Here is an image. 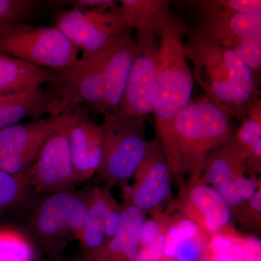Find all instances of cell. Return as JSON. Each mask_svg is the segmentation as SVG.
Wrapping results in <instances>:
<instances>
[{
  "instance_id": "30bf717a",
  "label": "cell",
  "mask_w": 261,
  "mask_h": 261,
  "mask_svg": "<svg viewBox=\"0 0 261 261\" xmlns=\"http://www.w3.org/2000/svg\"><path fill=\"white\" fill-rule=\"evenodd\" d=\"M73 111L60 116L56 128L42 147L34 164L23 175L29 188L42 195L74 190L75 178L69 144Z\"/></svg>"
},
{
  "instance_id": "52a82bcc",
  "label": "cell",
  "mask_w": 261,
  "mask_h": 261,
  "mask_svg": "<svg viewBox=\"0 0 261 261\" xmlns=\"http://www.w3.org/2000/svg\"><path fill=\"white\" fill-rule=\"evenodd\" d=\"M0 53L55 71L69 69L80 51L57 27L22 23L0 30Z\"/></svg>"
},
{
  "instance_id": "7402d4cb",
  "label": "cell",
  "mask_w": 261,
  "mask_h": 261,
  "mask_svg": "<svg viewBox=\"0 0 261 261\" xmlns=\"http://www.w3.org/2000/svg\"><path fill=\"white\" fill-rule=\"evenodd\" d=\"M181 3L192 11H221L238 14H261L260 0H195Z\"/></svg>"
},
{
  "instance_id": "d6a6232c",
  "label": "cell",
  "mask_w": 261,
  "mask_h": 261,
  "mask_svg": "<svg viewBox=\"0 0 261 261\" xmlns=\"http://www.w3.org/2000/svg\"><path fill=\"white\" fill-rule=\"evenodd\" d=\"M243 243V261H261V243L259 239L251 237L244 238Z\"/></svg>"
},
{
  "instance_id": "ba28073f",
  "label": "cell",
  "mask_w": 261,
  "mask_h": 261,
  "mask_svg": "<svg viewBox=\"0 0 261 261\" xmlns=\"http://www.w3.org/2000/svg\"><path fill=\"white\" fill-rule=\"evenodd\" d=\"M118 3L92 9L62 10L55 27L82 53L81 58H86L130 32Z\"/></svg>"
},
{
  "instance_id": "d6986e66",
  "label": "cell",
  "mask_w": 261,
  "mask_h": 261,
  "mask_svg": "<svg viewBox=\"0 0 261 261\" xmlns=\"http://www.w3.org/2000/svg\"><path fill=\"white\" fill-rule=\"evenodd\" d=\"M190 205L200 216L206 231L219 233L231 222L233 211L222 195L206 184H195L189 192Z\"/></svg>"
},
{
  "instance_id": "f1b7e54d",
  "label": "cell",
  "mask_w": 261,
  "mask_h": 261,
  "mask_svg": "<svg viewBox=\"0 0 261 261\" xmlns=\"http://www.w3.org/2000/svg\"><path fill=\"white\" fill-rule=\"evenodd\" d=\"M200 226L193 220L183 219L173 225L166 233L164 256L173 260L179 245L189 239L200 236Z\"/></svg>"
},
{
  "instance_id": "ffe728a7",
  "label": "cell",
  "mask_w": 261,
  "mask_h": 261,
  "mask_svg": "<svg viewBox=\"0 0 261 261\" xmlns=\"http://www.w3.org/2000/svg\"><path fill=\"white\" fill-rule=\"evenodd\" d=\"M249 168L246 153L233 136L208 156L202 170L205 182L216 189L230 178L243 176Z\"/></svg>"
},
{
  "instance_id": "e575fe53",
  "label": "cell",
  "mask_w": 261,
  "mask_h": 261,
  "mask_svg": "<svg viewBox=\"0 0 261 261\" xmlns=\"http://www.w3.org/2000/svg\"><path fill=\"white\" fill-rule=\"evenodd\" d=\"M166 261H171V260H166ZM172 261H173V260H172Z\"/></svg>"
},
{
  "instance_id": "277c9868",
  "label": "cell",
  "mask_w": 261,
  "mask_h": 261,
  "mask_svg": "<svg viewBox=\"0 0 261 261\" xmlns=\"http://www.w3.org/2000/svg\"><path fill=\"white\" fill-rule=\"evenodd\" d=\"M189 27L176 15L159 39L153 113L157 123L169 121L192 100L194 78L184 49Z\"/></svg>"
},
{
  "instance_id": "603a6c76",
  "label": "cell",
  "mask_w": 261,
  "mask_h": 261,
  "mask_svg": "<svg viewBox=\"0 0 261 261\" xmlns=\"http://www.w3.org/2000/svg\"><path fill=\"white\" fill-rule=\"evenodd\" d=\"M259 189L256 181L243 175L230 178L216 187V190L222 195L233 211V208H238L248 202Z\"/></svg>"
},
{
  "instance_id": "8992f818",
  "label": "cell",
  "mask_w": 261,
  "mask_h": 261,
  "mask_svg": "<svg viewBox=\"0 0 261 261\" xmlns=\"http://www.w3.org/2000/svg\"><path fill=\"white\" fill-rule=\"evenodd\" d=\"M144 123L118 113L103 116L102 159L96 174L107 186L125 185L140 166L148 143Z\"/></svg>"
},
{
  "instance_id": "5bb4252c",
  "label": "cell",
  "mask_w": 261,
  "mask_h": 261,
  "mask_svg": "<svg viewBox=\"0 0 261 261\" xmlns=\"http://www.w3.org/2000/svg\"><path fill=\"white\" fill-rule=\"evenodd\" d=\"M69 144L72 163L79 185L93 177L102 159L103 136L100 124L89 116L84 107L72 110Z\"/></svg>"
},
{
  "instance_id": "9a60e30c",
  "label": "cell",
  "mask_w": 261,
  "mask_h": 261,
  "mask_svg": "<svg viewBox=\"0 0 261 261\" xmlns=\"http://www.w3.org/2000/svg\"><path fill=\"white\" fill-rule=\"evenodd\" d=\"M145 212L126 203L122 206V223L115 238L94 251L87 252L80 261H136Z\"/></svg>"
},
{
  "instance_id": "8fae6325",
  "label": "cell",
  "mask_w": 261,
  "mask_h": 261,
  "mask_svg": "<svg viewBox=\"0 0 261 261\" xmlns=\"http://www.w3.org/2000/svg\"><path fill=\"white\" fill-rule=\"evenodd\" d=\"M159 36L137 34V51L117 113L145 121L153 113L159 60Z\"/></svg>"
},
{
  "instance_id": "4316f807",
  "label": "cell",
  "mask_w": 261,
  "mask_h": 261,
  "mask_svg": "<svg viewBox=\"0 0 261 261\" xmlns=\"http://www.w3.org/2000/svg\"><path fill=\"white\" fill-rule=\"evenodd\" d=\"M234 139L245 150L261 139V101L257 99L252 103L247 113L245 121L234 136Z\"/></svg>"
},
{
  "instance_id": "f546056e",
  "label": "cell",
  "mask_w": 261,
  "mask_h": 261,
  "mask_svg": "<svg viewBox=\"0 0 261 261\" xmlns=\"http://www.w3.org/2000/svg\"><path fill=\"white\" fill-rule=\"evenodd\" d=\"M200 236L183 242L178 247L176 256L173 260L200 261L205 250L203 241Z\"/></svg>"
},
{
  "instance_id": "484cf974",
  "label": "cell",
  "mask_w": 261,
  "mask_h": 261,
  "mask_svg": "<svg viewBox=\"0 0 261 261\" xmlns=\"http://www.w3.org/2000/svg\"><path fill=\"white\" fill-rule=\"evenodd\" d=\"M28 189L23 178L0 169V215L18 205Z\"/></svg>"
},
{
  "instance_id": "4dcf8cb0",
  "label": "cell",
  "mask_w": 261,
  "mask_h": 261,
  "mask_svg": "<svg viewBox=\"0 0 261 261\" xmlns=\"http://www.w3.org/2000/svg\"><path fill=\"white\" fill-rule=\"evenodd\" d=\"M166 240V233H161L153 243L140 249L136 261H162L165 255Z\"/></svg>"
},
{
  "instance_id": "1f68e13d",
  "label": "cell",
  "mask_w": 261,
  "mask_h": 261,
  "mask_svg": "<svg viewBox=\"0 0 261 261\" xmlns=\"http://www.w3.org/2000/svg\"><path fill=\"white\" fill-rule=\"evenodd\" d=\"M161 233V224L159 221L146 219L141 231L140 249L153 243Z\"/></svg>"
},
{
  "instance_id": "3957f363",
  "label": "cell",
  "mask_w": 261,
  "mask_h": 261,
  "mask_svg": "<svg viewBox=\"0 0 261 261\" xmlns=\"http://www.w3.org/2000/svg\"><path fill=\"white\" fill-rule=\"evenodd\" d=\"M231 118L207 97L192 100L169 121L157 123L171 173L195 174L202 171L212 150L233 137Z\"/></svg>"
},
{
  "instance_id": "d4e9b609",
  "label": "cell",
  "mask_w": 261,
  "mask_h": 261,
  "mask_svg": "<svg viewBox=\"0 0 261 261\" xmlns=\"http://www.w3.org/2000/svg\"><path fill=\"white\" fill-rule=\"evenodd\" d=\"M32 245L13 231H0V261H33Z\"/></svg>"
},
{
  "instance_id": "9c48e42d",
  "label": "cell",
  "mask_w": 261,
  "mask_h": 261,
  "mask_svg": "<svg viewBox=\"0 0 261 261\" xmlns=\"http://www.w3.org/2000/svg\"><path fill=\"white\" fill-rule=\"evenodd\" d=\"M192 29L207 39L232 49L259 76L261 68V14L192 11Z\"/></svg>"
},
{
  "instance_id": "6da1fadb",
  "label": "cell",
  "mask_w": 261,
  "mask_h": 261,
  "mask_svg": "<svg viewBox=\"0 0 261 261\" xmlns=\"http://www.w3.org/2000/svg\"><path fill=\"white\" fill-rule=\"evenodd\" d=\"M137 51L130 32L64 71H55L45 84L50 99L49 116H59L77 107L104 115L117 113L123 99Z\"/></svg>"
},
{
  "instance_id": "2e32d148",
  "label": "cell",
  "mask_w": 261,
  "mask_h": 261,
  "mask_svg": "<svg viewBox=\"0 0 261 261\" xmlns=\"http://www.w3.org/2000/svg\"><path fill=\"white\" fill-rule=\"evenodd\" d=\"M49 113L50 99L42 86L0 95V130L25 118L39 119Z\"/></svg>"
},
{
  "instance_id": "7a4b0ae2",
  "label": "cell",
  "mask_w": 261,
  "mask_h": 261,
  "mask_svg": "<svg viewBox=\"0 0 261 261\" xmlns=\"http://www.w3.org/2000/svg\"><path fill=\"white\" fill-rule=\"evenodd\" d=\"M184 44L192 75L215 104L241 123L252 103L260 99L258 78L232 49L188 29Z\"/></svg>"
},
{
  "instance_id": "7c38bea8",
  "label": "cell",
  "mask_w": 261,
  "mask_h": 261,
  "mask_svg": "<svg viewBox=\"0 0 261 261\" xmlns=\"http://www.w3.org/2000/svg\"><path fill=\"white\" fill-rule=\"evenodd\" d=\"M49 116L0 130V169L22 178L34 164L59 121Z\"/></svg>"
},
{
  "instance_id": "836d02e7",
  "label": "cell",
  "mask_w": 261,
  "mask_h": 261,
  "mask_svg": "<svg viewBox=\"0 0 261 261\" xmlns=\"http://www.w3.org/2000/svg\"><path fill=\"white\" fill-rule=\"evenodd\" d=\"M200 261H214L213 260H211V259H204V260H200Z\"/></svg>"
},
{
  "instance_id": "83f0119b",
  "label": "cell",
  "mask_w": 261,
  "mask_h": 261,
  "mask_svg": "<svg viewBox=\"0 0 261 261\" xmlns=\"http://www.w3.org/2000/svg\"><path fill=\"white\" fill-rule=\"evenodd\" d=\"M214 261H243V239L216 233L211 242Z\"/></svg>"
},
{
  "instance_id": "e0dca14e",
  "label": "cell",
  "mask_w": 261,
  "mask_h": 261,
  "mask_svg": "<svg viewBox=\"0 0 261 261\" xmlns=\"http://www.w3.org/2000/svg\"><path fill=\"white\" fill-rule=\"evenodd\" d=\"M128 28L137 34L153 33L161 36L174 14L169 0H121L119 1Z\"/></svg>"
},
{
  "instance_id": "cb8c5ba5",
  "label": "cell",
  "mask_w": 261,
  "mask_h": 261,
  "mask_svg": "<svg viewBox=\"0 0 261 261\" xmlns=\"http://www.w3.org/2000/svg\"><path fill=\"white\" fill-rule=\"evenodd\" d=\"M44 5L33 0H0V30L15 24L27 23Z\"/></svg>"
},
{
  "instance_id": "4fadbf2b",
  "label": "cell",
  "mask_w": 261,
  "mask_h": 261,
  "mask_svg": "<svg viewBox=\"0 0 261 261\" xmlns=\"http://www.w3.org/2000/svg\"><path fill=\"white\" fill-rule=\"evenodd\" d=\"M171 174L157 135L147 143L145 157L134 175L135 184L125 187L126 203L144 212L157 208L171 193Z\"/></svg>"
},
{
  "instance_id": "44dd1931",
  "label": "cell",
  "mask_w": 261,
  "mask_h": 261,
  "mask_svg": "<svg viewBox=\"0 0 261 261\" xmlns=\"http://www.w3.org/2000/svg\"><path fill=\"white\" fill-rule=\"evenodd\" d=\"M54 73L55 70L0 53V95L42 87L53 80Z\"/></svg>"
},
{
  "instance_id": "ac0fdd59",
  "label": "cell",
  "mask_w": 261,
  "mask_h": 261,
  "mask_svg": "<svg viewBox=\"0 0 261 261\" xmlns=\"http://www.w3.org/2000/svg\"><path fill=\"white\" fill-rule=\"evenodd\" d=\"M116 202L108 189L96 186L89 190L87 220L79 240L85 253L94 251L107 243L106 221L110 210Z\"/></svg>"
},
{
  "instance_id": "5b68a950",
  "label": "cell",
  "mask_w": 261,
  "mask_h": 261,
  "mask_svg": "<svg viewBox=\"0 0 261 261\" xmlns=\"http://www.w3.org/2000/svg\"><path fill=\"white\" fill-rule=\"evenodd\" d=\"M88 191L45 195L29 221L31 233L42 250L50 256L61 253L67 244L80 240L85 226Z\"/></svg>"
}]
</instances>
